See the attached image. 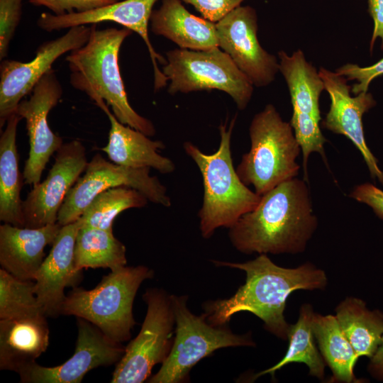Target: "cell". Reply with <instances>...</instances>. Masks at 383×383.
<instances>
[{
	"label": "cell",
	"instance_id": "1",
	"mask_svg": "<svg viewBox=\"0 0 383 383\" xmlns=\"http://www.w3.org/2000/svg\"><path fill=\"white\" fill-rule=\"evenodd\" d=\"M213 263L243 270L246 279L230 298L204 304L206 321L213 326H225L235 313L248 311L260 318L267 331L283 340L288 338L290 327L284 316L290 294L299 289H323L328 283L325 272L310 262L286 268L274 264L267 254L243 263Z\"/></svg>",
	"mask_w": 383,
	"mask_h": 383
},
{
	"label": "cell",
	"instance_id": "2",
	"mask_svg": "<svg viewBox=\"0 0 383 383\" xmlns=\"http://www.w3.org/2000/svg\"><path fill=\"white\" fill-rule=\"evenodd\" d=\"M318 227L305 180L288 179L261 196L231 228L233 246L245 254L304 252Z\"/></svg>",
	"mask_w": 383,
	"mask_h": 383
},
{
	"label": "cell",
	"instance_id": "3",
	"mask_svg": "<svg viewBox=\"0 0 383 383\" xmlns=\"http://www.w3.org/2000/svg\"><path fill=\"white\" fill-rule=\"evenodd\" d=\"M91 26L87 42L65 58L70 70V84L84 92L101 110L110 106L121 123L153 136L156 130L152 121L131 106L119 70L121 47L133 31L124 27L97 29L96 24Z\"/></svg>",
	"mask_w": 383,
	"mask_h": 383
},
{
	"label": "cell",
	"instance_id": "4",
	"mask_svg": "<svg viewBox=\"0 0 383 383\" xmlns=\"http://www.w3.org/2000/svg\"><path fill=\"white\" fill-rule=\"evenodd\" d=\"M236 118L231 119L228 128L226 123L220 125V143L213 153L206 154L189 141L183 145L202 177L204 195L198 216L204 238H211L218 228H231L255 209L261 198L242 182L233 166L231 137Z\"/></svg>",
	"mask_w": 383,
	"mask_h": 383
},
{
	"label": "cell",
	"instance_id": "5",
	"mask_svg": "<svg viewBox=\"0 0 383 383\" xmlns=\"http://www.w3.org/2000/svg\"><path fill=\"white\" fill-rule=\"evenodd\" d=\"M94 289L75 287L65 299L61 314L82 318L98 327L111 340L131 338L135 325L133 304L143 281L154 272L146 266H123L111 270Z\"/></svg>",
	"mask_w": 383,
	"mask_h": 383
},
{
	"label": "cell",
	"instance_id": "6",
	"mask_svg": "<svg viewBox=\"0 0 383 383\" xmlns=\"http://www.w3.org/2000/svg\"><path fill=\"white\" fill-rule=\"evenodd\" d=\"M250 149L236 172L247 186L263 195L282 182L295 178L301 150L290 123L283 121L272 104L256 113L249 127Z\"/></svg>",
	"mask_w": 383,
	"mask_h": 383
},
{
	"label": "cell",
	"instance_id": "7",
	"mask_svg": "<svg viewBox=\"0 0 383 383\" xmlns=\"http://www.w3.org/2000/svg\"><path fill=\"white\" fill-rule=\"evenodd\" d=\"M175 318V337L171 350L149 383H179L187 379L192 368L215 350L228 347H254L248 333H233L225 326H213L204 316H196L187 307V295H171Z\"/></svg>",
	"mask_w": 383,
	"mask_h": 383
},
{
	"label": "cell",
	"instance_id": "8",
	"mask_svg": "<svg viewBox=\"0 0 383 383\" xmlns=\"http://www.w3.org/2000/svg\"><path fill=\"white\" fill-rule=\"evenodd\" d=\"M165 56L162 72L170 82V94L216 89L228 94L239 110L248 106L254 86L218 47L205 50L178 48L169 50Z\"/></svg>",
	"mask_w": 383,
	"mask_h": 383
},
{
	"label": "cell",
	"instance_id": "9",
	"mask_svg": "<svg viewBox=\"0 0 383 383\" xmlns=\"http://www.w3.org/2000/svg\"><path fill=\"white\" fill-rule=\"evenodd\" d=\"M148 309L138 335L126 347L116 363L111 383H141L148 380L153 367L163 363L172 344L175 324L171 295L157 288L143 295Z\"/></svg>",
	"mask_w": 383,
	"mask_h": 383
},
{
	"label": "cell",
	"instance_id": "10",
	"mask_svg": "<svg viewBox=\"0 0 383 383\" xmlns=\"http://www.w3.org/2000/svg\"><path fill=\"white\" fill-rule=\"evenodd\" d=\"M150 169L119 165L106 160L99 153L95 154L88 162L84 174L67 193L57 223L63 226L77 221L97 194L118 187L135 189L150 201L170 207L171 199L167 194V188L157 177L150 175Z\"/></svg>",
	"mask_w": 383,
	"mask_h": 383
},
{
	"label": "cell",
	"instance_id": "11",
	"mask_svg": "<svg viewBox=\"0 0 383 383\" xmlns=\"http://www.w3.org/2000/svg\"><path fill=\"white\" fill-rule=\"evenodd\" d=\"M91 25L69 28L63 35L42 43L35 57L23 62L3 60L0 65V128L16 113L18 104L43 77L52 69V64L64 54L77 50L88 40Z\"/></svg>",
	"mask_w": 383,
	"mask_h": 383
},
{
	"label": "cell",
	"instance_id": "12",
	"mask_svg": "<svg viewBox=\"0 0 383 383\" xmlns=\"http://www.w3.org/2000/svg\"><path fill=\"white\" fill-rule=\"evenodd\" d=\"M62 95V87L55 72L50 70L35 85L28 99L18 104L16 113L25 119L29 139V154L25 162L23 179L34 186L40 182L42 174L51 156L63 145L48 123V114Z\"/></svg>",
	"mask_w": 383,
	"mask_h": 383
},
{
	"label": "cell",
	"instance_id": "13",
	"mask_svg": "<svg viewBox=\"0 0 383 383\" xmlns=\"http://www.w3.org/2000/svg\"><path fill=\"white\" fill-rule=\"evenodd\" d=\"M218 46L227 53L253 86L271 84L279 72L276 57L260 45L257 16L250 6H240L216 23Z\"/></svg>",
	"mask_w": 383,
	"mask_h": 383
},
{
	"label": "cell",
	"instance_id": "14",
	"mask_svg": "<svg viewBox=\"0 0 383 383\" xmlns=\"http://www.w3.org/2000/svg\"><path fill=\"white\" fill-rule=\"evenodd\" d=\"M77 338L73 355L63 364L44 367L34 362L18 373L23 383H80L96 367L117 363L126 347L106 335L98 327L77 317Z\"/></svg>",
	"mask_w": 383,
	"mask_h": 383
},
{
	"label": "cell",
	"instance_id": "15",
	"mask_svg": "<svg viewBox=\"0 0 383 383\" xmlns=\"http://www.w3.org/2000/svg\"><path fill=\"white\" fill-rule=\"evenodd\" d=\"M88 161L84 145L77 140L63 143L46 178L33 186L23 201L24 227L40 228L56 223L63 201Z\"/></svg>",
	"mask_w": 383,
	"mask_h": 383
},
{
	"label": "cell",
	"instance_id": "16",
	"mask_svg": "<svg viewBox=\"0 0 383 383\" xmlns=\"http://www.w3.org/2000/svg\"><path fill=\"white\" fill-rule=\"evenodd\" d=\"M157 1H118L94 9L60 16L43 13L37 20V25L47 32H52L78 26H90L109 21L135 32L142 38L149 52L154 72V88L157 91L164 88L168 82L157 65L159 62L164 65L166 59L155 50L148 35L150 16Z\"/></svg>",
	"mask_w": 383,
	"mask_h": 383
},
{
	"label": "cell",
	"instance_id": "17",
	"mask_svg": "<svg viewBox=\"0 0 383 383\" xmlns=\"http://www.w3.org/2000/svg\"><path fill=\"white\" fill-rule=\"evenodd\" d=\"M318 72L331 99L322 126L350 139L360 152L371 177L383 186V172L366 143L362 123L364 113L376 105L372 94L367 91L352 96L351 87L345 77L323 67Z\"/></svg>",
	"mask_w": 383,
	"mask_h": 383
},
{
	"label": "cell",
	"instance_id": "18",
	"mask_svg": "<svg viewBox=\"0 0 383 383\" xmlns=\"http://www.w3.org/2000/svg\"><path fill=\"white\" fill-rule=\"evenodd\" d=\"M79 228L78 221L61 226L48 255L35 273L34 292L46 316L55 318L61 314L65 289L77 287L82 279V270L74 262Z\"/></svg>",
	"mask_w": 383,
	"mask_h": 383
},
{
	"label": "cell",
	"instance_id": "19",
	"mask_svg": "<svg viewBox=\"0 0 383 383\" xmlns=\"http://www.w3.org/2000/svg\"><path fill=\"white\" fill-rule=\"evenodd\" d=\"M60 228L57 223L40 228L1 225V267L18 279L34 281L45 259V248L52 244Z\"/></svg>",
	"mask_w": 383,
	"mask_h": 383
},
{
	"label": "cell",
	"instance_id": "20",
	"mask_svg": "<svg viewBox=\"0 0 383 383\" xmlns=\"http://www.w3.org/2000/svg\"><path fill=\"white\" fill-rule=\"evenodd\" d=\"M103 111L110 121L107 144L101 148L109 160L119 165L133 168H152L166 174L175 170L172 160L159 153L165 148L160 140H152L145 133L121 123L109 106Z\"/></svg>",
	"mask_w": 383,
	"mask_h": 383
},
{
	"label": "cell",
	"instance_id": "21",
	"mask_svg": "<svg viewBox=\"0 0 383 383\" xmlns=\"http://www.w3.org/2000/svg\"><path fill=\"white\" fill-rule=\"evenodd\" d=\"M151 31L172 41L181 49L205 50L218 46L216 23L191 13L181 0H162L153 9Z\"/></svg>",
	"mask_w": 383,
	"mask_h": 383
},
{
	"label": "cell",
	"instance_id": "22",
	"mask_svg": "<svg viewBox=\"0 0 383 383\" xmlns=\"http://www.w3.org/2000/svg\"><path fill=\"white\" fill-rule=\"evenodd\" d=\"M45 318L0 319V370L18 373L46 351L50 330Z\"/></svg>",
	"mask_w": 383,
	"mask_h": 383
},
{
	"label": "cell",
	"instance_id": "23",
	"mask_svg": "<svg viewBox=\"0 0 383 383\" xmlns=\"http://www.w3.org/2000/svg\"><path fill=\"white\" fill-rule=\"evenodd\" d=\"M279 72L289 91L293 109L292 120L321 121L319 97L325 89L324 83L316 68L297 50L291 55L278 52Z\"/></svg>",
	"mask_w": 383,
	"mask_h": 383
},
{
	"label": "cell",
	"instance_id": "24",
	"mask_svg": "<svg viewBox=\"0 0 383 383\" xmlns=\"http://www.w3.org/2000/svg\"><path fill=\"white\" fill-rule=\"evenodd\" d=\"M22 118L16 113L7 120L0 138V220L4 223L24 227L22 178L18 169L16 147L17 126Z\"/></svg>",
	"mask_w": 383,
	"mask_h": 383
},
{
	"label": "cell",
	"instance_id": "25",
	"mask_svg": "<svg viewBox=\"0 0 383 383\" xmlns=\"http://www.w3.org/2000/svg\"><path fill=\"white\" fill-rule=\"evenodd\" d=\"M339 325L358 357L370 358L383 335V312L369 310L362 299L347 297L335 309Z\"/></svg>",
	"mask_w": 383,
	"mask_h": 383
},
{
	"label": "cell",
	"instance_id": "26",
	"mask_svg": "<svg viewBox=\"0 0 383 383\" xmlns=\"http://www.w3.org/2000/svg\"><path fill=\"white\" fill-rule=\"evenodd\" d=\"M313 331L320 353L330 367V382H357L353 372L358 357L343 332L335 316L315 313Z\"/></svg>",
	"mask_w": 383,
	"mask_h": 383
},
{
	"label": "cell",
	"instance_id": "27",
	"mask_svg": "<svg viewBox=\"0 0 383 383\" xmlns=\"http://www.w3.org/2000/svg\"><path fill=\"white\" fill-rule=\"evenodd\" d=\"M126 247L113 233V230L79 227L74 245L76 267L109 268L126 266Z\"/></svg>",
	"mask_w": 383,
	"mask_h": 383
},
{
	"label": "cell",
	"instance_id": "28",
	"mask_svg": "<svg viewBox=\"0 0 383 383\" xmlns=\"http://www.w3.org/2000/svg\"><path fill=\"white\" fill-rule=\"evenodd\" d=\"M314 314L311 304H304L301 306L297 322L289 327L287 338L289 346L285 355L274 366L257 374L254 379L267 374L273 376L276 371L293 362L306 365L310 375L319 379H323L326 362L314 341Z\"/></svg>",
	"mask_w": 383,
	"mask_h": 383
},
{
	"label": "cell",
	"instance_id": "29",
	"mask_svg": "<svg viewBox=\"0 0 383 383\" xmlns=\"http://www.w3.org/2000/svg\"><path fill=\"white\" fill-rule=\"evenodd\" d=\"M148 201L135 189L128 187L110 188L97 194L77 221L79 227L113 230V221L121 212L144 207Z\"/></svg>",
	"mask_w": 383,
	"mask_h": 383
},
{
	"label": "cell",
	"instance_id": "30",
	"mask_svg": "<svg viewBox=\"0 0 383 383\" xmlns=\"http://www.w3.org/2000/svg\"><path fill=\"white\" fill-rule=\"evenodd\" d=\"M34 285V281L18 279L1 267L0 319L45 316Z\"/></svg>",
	"mask_w": 383,
	"mask_h": 383
},
{
	"label": "cell",
	"instance_id": "31",
	"mask_svg": "<svg viewBox=\"0 0 383 383\" xmlns=\"http://www.w3.org/2000/svg\"><path fill=\"white\" fill-rule=\"evenodd\" d=\"M23 0H0V60L8 55L9 45L22 14Z\"/></svg>",
	"mask_w": 383,
	"mask_h": 383
},
{
	"label": "cell",
	"instance_id": "32",
	"mask_svg": "<svg viewBox=\"0 0 383 383\" xmlns=\"http://www.w3.org/2000/svg\"><path fill=\"white\" fill-rule=\"evenodd\" d=\"M336 72L345 77L347 80L357 82L351 88V92L353 94L357 95L361 92H367L371 82L377 77L383 75V57L376 63L367 67L346 64L337 69Z\"/></svg>",
	"mask_w": 383,
	"mask_h": 383
},
{
	"label": "cell",
	"instance_id": "33",
	"mask_svg": "<svg viewBox=\"0 0 383 383\" xmlns=\"http://www.w3.org/2000/svg\"><path fill=\"white\" fill-rule=\"evenodd\" d=\"M36 6H45L54 15L60 16L72 12H82L104 6L119 0H28Z\"/></svg>",
	"mask_w": 383,
	"mask_h": 383
},
{
	"label": "cell",
	"instance_id": "34",
	"mask_svg": "<svg viewBox=\"0 0 383 383\" xmlns=\"http://www.w3.org/2000/svg\"><path fill=\"white\" fill-rule=\"evenodd\" d=\"M192 5L204 18L216 23L245 0H181Z\"/></svg>",
	"mask_w": 383,
	"mask_h": 383
},
{
	"label": "cell",
	"instance_id": "35",
	"mask_svg": "<svg viewBox=\"0 0 383 383\" xmlns=\"http://www.w3.org/2000/svg\"><path fill=\"white\" fill-rule=\"evenodd\" d=\"M350 196L372 208L374 213L383 220V191L374 184L366 182L355 186Z\"/></svg>",
	"mask_w": 383,
	"mask_h": 383
},
{
	"label": "cell",
	"instance_id": "36",
	"mask_svg": "<svg viewBox=\"0 0 383 383\" xmlns=\"http://www.w3.org/2000/svg\"><path fill=\"white\" fill-rule=\"evenodd\" d=\"M368 12L374 22L372 35L370 43L372 52L376 40L379 38L383 49V0H367Z\"/></svg>",
	"mask_w": 383,
	"mask_h": 383
},
{
	"label": "cell",
	"instance_id": "37",
	"mask_svg": "<svg viewBox=\"0 0 383 383\" xmlns=\"http://www.w3.org/2000/svg\"><path fill=\"white\" fill-rule=\"evenodd\" d=\"M370 359L368 372L374 378L383 382V335L377 350Z\"/></svg>",
	"mask_w": 383,
	"mask_h": 383
}]
</instances>
